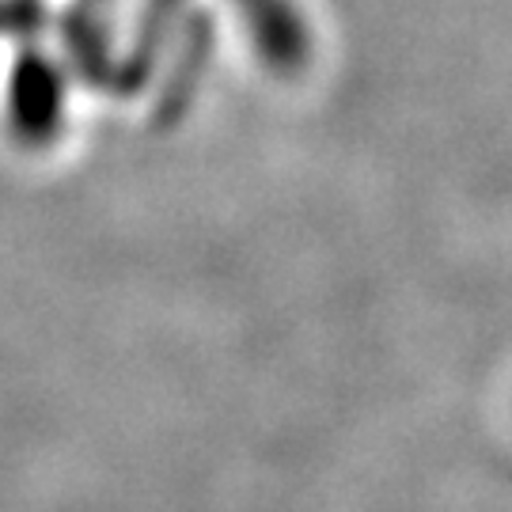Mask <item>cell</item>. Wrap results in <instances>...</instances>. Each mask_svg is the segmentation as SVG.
Here are the masks:
<instances>
[{
    "mask_svg": "<svg viewBox=\"0 0 512 512\" xmlns=\"http://www.w3.org/2000/svg\"><path fill=\"white\" fill-rule=\"evenodd\" d=\"M255 54L277 76H296L311 61V31L293 0H236Z\"/></svg>",
    "mask_w": 512,
    "mask_h": 512,
    "instance_id": "obj_1",
    "label": "cell"
},
{
    "mask_svg": "<svg viewBox=\"0 0 512 512\" xmlns=\"http://www.w3.org/2000/svg\"><path fill=\"white\" fill-rule=\"evenodd\" d=\"M61 80L57 69L46 65L42 57H23L12 73V88H8V118L23 145H46L54 141L57 126H61Z\"/></svg>",
    "mask_w": 512,
    "mask_h": 512,
    "instance_id": "obj_2",
    "label": "cell"
}]
</instances>
